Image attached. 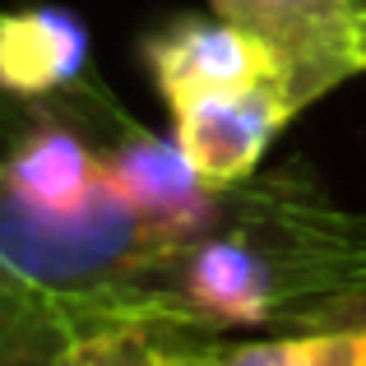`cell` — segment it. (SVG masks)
<instances>
[{
	"mask_svg": "<svg viewBox=\"0 0 366 366\" xmlns=\"http://www.w3.org/2000/svg\"><path fill=\"white\" fill-rule=\"evenodd\" d=\"M214 14L264 42L297 112L366 74L362 0H214Z\"/></svg>",
	"mask_w": 366,
	"mask_h": 366,
	"instance_id": "2",
	"label": "cell"
},
{
	"mask_svg": "<svg viewBox=\"0 0 366 366\" xmlns=\"http://www.w3.org/2000/svg\"><path fill=\"white\" fill-rule=\"evenodd\" d=\"M177 144L209 190H232L255 177L259 158L292 117V98L278 79H255L242 89H209L172 102Z\"/></svg>",
	"mask_w": 366,
	"mask_h": 366,
	"instance_id": "3",
	"label": "cell"
},
{
	"mask_svg": "<svg viewBox=\"0 0 366 366\" xmlns=\"http://www.w3.org/2000/svg\"><path fill=\"white\" fill-rule=\"evenodd\" d=\"M5 177L33 209L56 218H74L98 199L102 153H89L74 130L42 121L5 158Z\"/></svg>",
	"mask_w": 366,
	"mask_h": 366,
	"instance_id": "7",
	"label": "cell"
},
{
	"mask_svg": "<svg viewBox=\"0 0 366 366\" xmlns=\"http://www.w3.org/2000/svg\"><path fill=\"white\" fill-rule=\"evenodd\" d=\"M186 366H366V325H320L311 334L223 343L218 334H177Z\"/></svg>",
	"mask_w": 366,
	"mask_h": 366,
	"instance_id": "8",
	"label": "cell"
},
{
	"mask_svg": "<svg viewBox=\"0 0 366 366\" xmlns=\"http://www.w3.org/2000/svg\"><path fill=\"white\" fill-rule=\"evenodd\" d=\"M186 237L153 227L102 186L84 214L33 209L0 162V362L61 357L107 330L214 334L177 292Z\"/></svg>",
	"mask_w": 366,
	"mask_h": 366,
	"instance_id": "1",
	"label": "cell"
},
{
	"mask_svg": "<svg viewBox=\"0 0 366 366\" xmlns=\"http://www.w3.org/2000/svg\"><path fill=\"white\" fill-rule=\"evenodd\" d=\"M144 61L158 93L172 102L209 89H242L255 79H278V61L264 42L232 28L227 19H177L144 42Z\"/></svg>",
	"mask_w": 366,
	"mask_h": 366,
	"instance_id": "4",
	"label": "cell"
},
{
	"mask_svg": "<svg viewBox=\"0 0 366 366\" xmlns=\"http://www.w3.org/2000/svg\"><path fill=\"white\" fill-rule=\"evenodd\" d=\"M112 190L153 227H167L177 237H199L214 227L218 218V195L199 181V172L186 162L177 139H153V134H134L102 153Z\"/></svg>",
	"mask_w": 366,
	"mask_h": 366,
	"instance_id": "5",
	"label": "cell"
},
{
	"mask_svg": "<svg viewBox=\"0 0 366 366\" xmlns=\"http://www.w3.org/2000/svg\"><path fill=\"white\" fill-rule=\"evenodd\" d=\"M56 366H186L177 348V334L153 330H107L70 343Z\"/></svg>",
	"mask_w": 366,
	"mask_h": 366,
	"instance_id": "9",
	"label": "cell"
},
{
	"mask_svg": "<svg viewBox=\"0 0 366 366\" xmlns=\"http://www.w3.org/2000/svg\"><path fill=\"white\" fill-rule=\"evenodd\" d=\"M89 70V33L65 9L0 14V93L19 102L70 89Z\"/></svg>",
	"mask_w": 366,
	"mask_h": 366,
	"instance_id": "6",
	"label": "cell"
},
{
	"mask_svg": "<svg viewBox=\"0 0 366 366\" xmlns=\"http://www.w3.org/2000/svg\"><path fill=\"white\" fill-rule=\"evenodd\" d=\"M0 366H56V357H5Z\"/></svg>",
	"mask_w": 366,
	"mask_h": 366,
	"instance_id": "11",
	"label": "cell"
},
{
	"mask_svg": "<svg viewBox=\"0 0 366 366\" xmlns=\"http://www.w3.org/2000/svg\"><path fill=\"white\" fill-rule=\"evenodd\" d=\"M33 117H28L24 107H19V98H9V93H0V162L9 158V153L19 149V139H24L28 130H33Z\"/></svg>",
	"mask_w": 366,
	"mask_h": 366,
	"instance_id": "10",
	"label": "cell"
}]
</instances>
